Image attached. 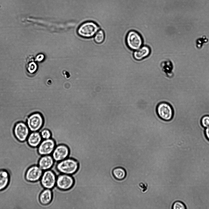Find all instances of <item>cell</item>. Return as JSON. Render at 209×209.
Returning a JSON list of instances; mask_svg holds the SVG:
<instances>
[{
	"mask_svg": "<svg viewBox=\"0 0 209 209\" xmlns=\"http://www.w3.org/2000/svg\"><path fill=\"white\" fill-rule=\"evenodd\" d=\"M94 40L97 43L100 44L103 42L105 38V34L102 30H99L94 36Z\"/></svg>",
	"mask_w": 209,
	"mask_h": 209,
	"instance_id": "cell-18",
	"label": "cell"
},
{
	"mask_svg": "<svg viewBox=\"0 0 209 209\" xmlns=\"http://www.w3.org/2000/svg\"><path fill=\"white\" fill-rule=\"evenodd\" d=\"M172 209H186L185 205L183 202L180 200L175 201L172 205Z\"/></svg>",
	"mask_w": 209,
	"mask_h": 209,
	"instance_id": "cell-19",
	"label": "cell"
},
{
	"mask_svg": "<svg viewBox=\"0 0 209 209\" xmlns=\"http://www.w3.org/2000/svg\"><path fill=\"white\" fill-rule=\"evenodd\" d=\"M44 56L43 54H40L37 57L36 59L38 61H41L44 59Z\"/></svg>",
	"mask_w": 209,
	"mask_h": 209,
	"instance_id": "cell-24",
	"label": "cell"
},
{
	"mask_svg": "<svg viewBox=\"0 0 209 209\" xmlns=\"http://www.w3.org/2000/svg\"><path fill=\"white\" fill-rule=\"evenodd\" d=\"M99 30V27L96 23L88 21L83 23L79 26L77 33L81 37L89 38L94 36Z\"/></svg>",
	"mask_w": 209,
	"mask_h": 209,
	"instance_id": "cell-2",
	"label": "cell"
},
{
	"mask_svg": "<svg viewBox=\"0 0 209 209\" xmlns=\"http://www.w3.org/2000/svg\"><path fill=\"white\" fill-rule=\"evenodd\" d=\"M55 162L51 155H42L39 161L38 165L44 171L51 169Z\"/></svg>",
	"mask_w": 209,
	"mask_h": 209,
	"instance_id": "cell-12",
	"label": "cell"
},
{
	"mask_svg": "<svg viewBox=\"0 0 209 209\" xmlns=\"http://www.w3.org/2000/svg\"><path fill=\"white\" fill-rule=\"evenodd\" d=\"M43 170L38 165L29 167L25 174V178L28 181L35 182L40 180L43 173Z\"/></svg>",
	"mask_w": 209,
	"mask_h": 209,
	"instance_id": "cell-11",
	"label": "cell"
},
{
	"mask_svg": "<svg viewBox=\"0 0 209 209\" xmlns=\"http://www.w3.org/2000/svg\"><path fill=\"white\" fill-rule=\"evenodd\" d=\"M56 178L55 174L50 169L44 171L40 181L44 188L52 189L56 185Z\"/></svg>",
	"mask_w": 209,
	"mask_h": 209,
	"instance_id": "cell-6",
	"label": "cell"
},
{
	"mask_svg": "<svg viewBox=\"0 0 209 209\" xmlns=\"http://www.w3.org/2000/svg\"><path fill=\"white\" fill-rule=\"evenodd\" d=\"M36 64L35 62H32L28 64L27 68L28 70L29 71V72L30 73H35L37 69V66L36 65L34 66V65Z\"/></svg>",
	"mask_w": 209,
	"mask_h": 209,
	"instance_id": "cell-23",
	"label": "cell"
},
{
	"mask_svg": "<svg viewBox=\"0 0 209 209\" xmlns=\"http://www.w3.org/2000/svg\"><path fill=\"white\" fill-rule=\"evenodd\" d=\"M53 198V193L51 189L45 188L41 193L39 196L40 203L46 206L50 204Z\"/></svg>",
	"mask_w": 209,
	"mask_h": 209,
	"instance_id": "cell-15",
	"label": "cell"
},
{
	"mask_svg": "<svg viewBox=\"0 0 209 209\" xmlns=\"http://www.w3.org/2000/svg\"><path fill=\"white\" fill-rule=\"evenodd\" d=\"M150 53V47L147 46H142L135 50L133 54L134 58L138 61L141 60L148 56Z\"/></svg>",
	"mask_w": 209,
	"mask_h": 209,
	"instance_id": "cell-14",
	"label": "cell"
},
{
	"mask_svg": "<svg viewBox=\"0 0 209 209\" xmlns=\"http://www.w3.org/2000/svg\"><path fill=\"white\" fill-rule=\"evenodd\" d=\"M30 130L26 123L20 121L14 126L13 132L16 138L21 142L26 140L30 134Z\"/></svg>",
	"mask_w": 209,
	"mask_h": 209,
	"instance_id": "cell-8",
	"label": "cell"
},
{
	"mask_svg": "<svg viewBox=\"0 0 209 209\" xmlns=\"http://www.w3.org/2000/svg\"><path fill=\"white\" fill-rule=\"evenodd\" d=\"M74 184V179L71 175L60 174L57 176L55 186L60 189L69 190L73 187Z\"/></svg>",
	"mask_w": 209,
	"mask_h": 209,
	"instance_id": "cell-7",
	"label": "cell"
},
{
	"mask_svg": "<svg viewBox=\"0 0 209 209\" xmlns=\"http://www.w3.org/2000/svg\"><path fill=\"white\" fill-rule=\"evenodd\" d=\"M70 153L68 147L64 144L56 145L51 154L55 162H59L68 157Z\"/></svg>",
	"mask_w": 209,
	"mask_h": 209,
	"instance_id": "cell-9",
	"label": "cell"
},
{
	"mask_svg": "<svg viewBox=\"0 0 209 209\" xmlns=\"http://www.w3.org/2000/svg\"><path fill=\"white\" fill-rule=\"evenodd\" d=\"M112 174L114 177L119 181L124 179L127 175V172L123 167H118L114 168L112 170Z\"/></svg>",
	"mask_w": 209,
	"mask_h": 209,
	"instance_id": "cell-17",
	"label": "cell"
},
{
	"mask_svg": "<svg viewBox=\"0 0 209 209\" xmlns=\"http://www.w3.org/2000/svg\"><path fill=\"white\" fill-rule=\"evenodd\" d=\"M126 43L130 49L136 50L142 46L143 40L139 34L135 31L131 30L127 33L126 37Z\"/></svg>",
	"mask_w": 209,
	"mask_h": 209,
	"instance_id": "cell-5",
	"label": "cell"
},
{
	"mask_svg": "<svg viewBox=\"0 0 209 209\" xmlns=\"http://www.w3.org/2000/svg\"><path fill=\"white\" fill-rule=\"evenodd\" d=\"M201 123L205 128L209 127V115H206L203 116L201 119Z\"/></svg>",
	"mask_w": 209,
	"mask_h": 209,
	"instance_id": "cell-22",
	"label": "cell"
},
{
	"mask_svg": "<svg viewBox=\"0 0 209 209\" xmlns=\"http://www.w3.org/2000/svg\"><path fill=\"white\" fill-rule=\"evenodd\" d=\"M56 146L55 142L53 139L44 140L38 147V152L41 156L51 155Z\"/></svg>",
	"mask_w": 209,
	"mask_h": 209,
	"instance_id": "cell-10",
	"label": "cell"
},
{
	"mask_svg": "<svg viewBox=\"0 0 209 209\" xmlns=\"http://www.w3.org/2000/svg\"><path fill=\"white\" fill-rule=\"evenodd\" d=\"M156 112L158 117L164 121H169L173 116V108L166 102H162L158 103L156 106Z\"/></svg>",
	"mask_w": 209,
	"mask_h": 209,
	"instance_id": "cell-3",
	"label": "cell"
},
{
	"mask_svg": "<svg viewBox=\"0 0 209 209\" xmlns=\"http://www.w3.org/2000/svg\"><path fill=\"white\" fill-rule=\"evenodd\" d=\"M42 139H48L51 138V133L49 130L44 129L41 130L40 132Z\"/></svg>",
	"mask_w": 209,
	"mask_h": 209,
	"instance_id": "cell-20",
	"label": "cell"
},
{
	"mask_svg": "<svg viewBox=\"0 0 209 209\" xmlns=\"http://www.w3.org/2000/svg\"><path fill=\"white\" fill-rule=\"evenodd\" d=\"M79 167L78 162L75 159L68 157L55 163L51 170L57 176L60 174L72 175L77 171Z\"/></svg>",
	"mask_w": 209,
	"mask_h": 209,
	"instance_id": "cell-1",
	"label": "cell"
},
{
	"mask_svg": "<svg viewBox=\"0 0 209 209\" xmlns=\"http://www.w3.org/2000/svg\"><path fill=\"white\" fill-rule=\"evenodd\" d=\"M42 140L40 133L39 131L32 132L30 133L27 139L29 145L33 147H38Z\"/></svg>",
	"mask_w": 209,
	"mask_h": 209,
	"instance_id": "cell-13",
	"label": "cell"
},
{
	"mask_svg": "<svg viewBox=\"0 0 209 209\" xmlns=\"http://www.w3.org/2000/svg\"><path fill=\"white\" fill-rule=\"evenodd\" d=\"M10 177L8 172L3 170H0V191L5 189L8 186Z\"/></svg>",
	"mask_w": 209,
	"mask_h": 209,
	"instance_id": "cell-16",
	"label": "cell"
},
{
	"mask_svg": "<svg viewBox=\"0 0 209 209\" xmlns=\"http://www.w3.org/2000/svg\"><path fill=\"white\" fill-rule=\"evenodd\" d=\"M205 133L207 138L209 140V127L205 129Z\"/></svg>",
	"mask_w": 209,
	"mask_h": 209,
	"instance_id": "cell-25",
	"label": "cell"
},
{
	"mask_svg": "<svg viewBox=\"0 0 209 209\" xmlns=\"http://www.w3.org/2000/svg\"><path fill=\"white\" fill-rule=\"evenodd\" d=\"M139 186L143 189V191L144 192L147 189V186L145 185L144 184L142 183H141L139 184Z\"/></svg>",
	"mask_w": 209,
	"mask_h": 209,
	"instance_id": "cell-26",
	"label": "cell"
},
{
	"mask_svg": "<svg viewBox=\"0 0 209 209\" xmlns=\"http://www.w3.org/2000/svg\"><path fill=\"white\" fill-rule=\"evenodd\" d=\"M208 39L205 36L201 38H199L196 40V43L197 48H200L202 47L203 44L207 42Z\"/></svg>",
	"mask_w": 209,
	"mask_h": 209,
	"instance_id": "cell-21",
	"label": "cell"
},
{
	"mask_svg": "<svg viewBox=\"0 0 209 209\" xmlns=\"http://www.w3.org/2000/svg\"><path fill=\"white\" fill-rule=\"evenodd\" d=\"M44 121L42 114L39 112H36L28 116L26 124L31 132L38 131L43 126Z\"/></svg>",
	"mask_w": 209,
	"mask_h": 209,
	"instance_id": "cell-4",
	"label": "cell"
}]
</instances>
